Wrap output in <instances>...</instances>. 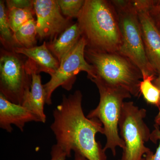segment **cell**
Returning a JSON list of instances; mask_svg holds the SVG:
<instances>
[{
    "label": "cell",
    "mask_w": 160,
    "mask_h": 160,
    "mask_svg": "<svg viewBox=\"0 0 160 160\" xmlns=\"http://www.w3.org/2000/svg\"><path fill=\"white\" fill-rule=\"evenodd\" d=\"M82 94L76 90L63 95L60 104L53 111L50 126L57 145L70 157L77 151L88 160H107L106 151L96 139L98 133L104 134L102 124L97 119L85 116L82 108Z\"/></svg>",
    "instance_id": "1"
},
{
    "label": "cell",
    "mask_w": 160,
    "mask_h": 160,
    "mask_svg": "<svg viewBox=\"0 0 160 160\" xmlns=\"http://www.w3.org/2000/svg\"><path fill=\"white\" fill-rule=\"evenodd\" d=\"M77 22L87 49L118 52L122 37L117 12L111 1L86 0Z\"/></svg>",
    "instance_id": "2"
},
{
    "label": "cell",
    "mask_w": 160,
    "mask_h": 160,
    "mask_svg": "<svg viewBox=\"0 0 160 160\" xmlns=\"http://www.w3.org/2000/svg\"><path fill=\"white\" fill-rule=\"evenodd\" d=\"M85 56L94 69L97 79L108 86L124 88L131 95H141L140 84L143 76L139 69L129 59L118 52H106L86 48Z\"/></svg>",
    "instance_id": "3"
},
{
    "label": "cell",
    "mask_w": 160,
    "mask_h": 160,
    "mask_svg": "<svg viewBox=\"0 0 160 160\" xmlns=\"http://www.w3.org/2000/svg\"><path fill=\"white\" fill-rule=\"evenodd\" d=\"M111 2L117 12L122 37V45L118 53L131 61L139 69L143 76H157L146 56L139 20L133 1Z\"/></svg>",
    "instance_id": "4"
},
{
    "label": "cell",
    "mask_w": 160,
    "mask_h": 160,
    "mask_svg": "<svg viewBox=\"0 0 160 160\" xmlns=\"http://www.w3.org/2000/svg\"><path fill=\"white\" fill-rule=\"evenodd\" d=\"M96 84L100 94V101L95 109L87 116L89 119H97L102 124L106 142L104 150H111L114 156L116 148H125V143L119 133V122L124 100L131 95L126 89L108 86L97 79L91 80Z\"/></svg>",
    "instance_id": "5"
},
{
    "label": "cell",
    "mask_w": 160,
    "mask_h": 160,
    "mask_svg": "<svg viewBox=\"0 0 160 160\" xmlns=\"http://www.w3.org/2000/svg\"><path fill=\"white\" fill-rule=\"evenodd\" d=\"M146 110L132 102H124L119 122L120 134L125 143L122 158L119 160H143L151 151L145 146L151 133L144 121Z\"/></svg>",
    "instance_id": "6"
},
{
    "label": "cell",
    "mask_w": 160,
    "mask_h": 160,
    "mask_svg": "<svg viewBox=\"0 0 160 160\" xmlns=\"http://www.w3.org/2000/svg\"><path fill=\"white\" fill-rule=\"evenodd\" d=\"M13 50L2 49L0 57V91L11 102L22 106L31 85L25 62Z\"/></svg>",
    "instance_id": "7"
},
{
    "label": "cell",
    "mask_w": 160,
    "mask_h": 160,
    "mask_svg": "<svg viewBox=\"0 0 160 160\" xmlns=\"http://www.w3.org/2000/svg\"><path fill=\"white\" fill-rule=\"evenodd\" d=\"M87 43L84 38L61 60L57 71L51 76L50 80L44 86L46 93V103L52 104V96L59 86L67 91L72 89L80 72H86L89 79L95 76L94 68L88 62L85 56Z\"/></svg>",
    "instance_id": "8"
},
{
    "label": "cell",
    "mask_w": 160,
    "mask_h": 160,
    "mask_svg": "<svg viewBox=\"0 0 160 160\" xmlns=\"http://www.w3.org/2000/svg\"><path fill=\"white\" fill-rule=\"evenodd\" d=\"M33 3L37 32L40 39L52 41L71 25V19L63 16L58 0H34Z\"/></svg>",
    "instance_id": "9"
},
{
    "label": "cell",
    "mask_w": 160,
    "mask_h": 160,
    "mask_svg": "<svg viewBox=\"0 0 160 160\" xmlns=\"http://www.w3.org/2000/svg\"><path fill=\"white\" fill-rule=\"evenodd\" d=\"M151 0H133L137 11L145 51L157 77L160 76V33L149 12Z\"/></svg>",
    "instance_id": "10"
},
{
    "label": "cell",
    "mask_w": 160,
    "mask_h": 160,
    "mask_svg": "<svg viewBox=\"0 0 160 160\" xmlns=\"http://www.w3.org/2000/svg\"><path fill=\"white\" fill-rule=\"evenodd\" d=\"M26 71L31 77L30 89L26 93L22 106L31 112L39 120L40 122L45 123L46 117L44 112L46 103V93L42 82V78L34 63L28 59L25 63Z\"/></svg>",
    "instance_id": "11"
},
{
    "label": "cell",
    "mask_w": 160,
    "mask_h": 160,
    "mask_svg": "<svg viewBox=\"0 0 160 160\" xmlns=\"http://www.w3.org/2000/svg\"><path fill=\"white\" fill-rule=\"evenodd\" d=\"M40 122L34 114L24 106L10 102L0 93V127L9 132L13 130L12 125L24 131L26 123Z\"/></svg>",
    "instance_id": "12"
},
{
    "label": "cell",
    "mask_w": 160,
    "mask_h": 160,
    "mask_svg": "<svg viewBox=\"0 0 160 160\" xmlns=\"http://www.w3.org/2000/svg\"><path fill=\"white\" fill-rule=\"evenodd\" d=\"M12 50L31 60L34 63L39 74L41 72H45L51 76L59 67V62L48 49L45 41L40 46L31 48L16 47Z\"/></svg>",
    "instance_id": "13"
},
{
    "label": "cell",
    "mask_w": 160,
    "mask_h": 160,
    "mask_svg": "<svg viewBox=\"0 0 160 160\" xmlns=\"http://www.w3.org/2000/svg\"><path fill=\"white\" fill-rule=\"evenodd\" d=\"M82 32L77 22L71 24L57 38L47 44L48 49L58 61L61 60L78 42Z\"/></svg>",
    "instance_id": "14"
},
{
    "label": "cell",
    "mask_w": 160,
    "mask_h": 160,
    "mask_svg": "<svg viewBox=\"0 0 160 160\" xmlns=\"http://www.w3.org/2000/svg\"><path fill=\"white\" fill-rule=\"evenodd\" d=\"M36 21L34 18L24 24L13 33V36L18 47L31 48L36 46Z\"/></svg>",
    "instance_id": "15"
},
{
    "label": "cell",
    "mask_w": 160,
    "mask_h": 160,
    "mask_svg": "<svg viewBox=\"0 0 160 160\" xmlns=\"http://www.w3.org/2000/svg\"><path fill=\"white\" fill-rule=\"evenodd\" d=\"M5 2L0 1V39L3 46L8 50L18 47L12 31L8 18V10Z\"/></svg>",
    "instance_id": "16"
},
{
    "label": "cell",
    "mask_w": 160,
    "mask_h": 160,
    "mask_svg": "<svg viewBox=\"0 0 160 160\" xmlns=\"http://www.w3.org/2000/svg\"><path fill=\"white\" fill-rule=\"evenodd\" d=\"M155 75L143 76L140 84L141 95L149 104L158 106L160 101V89L153 83Z\"/></svg>",
    "instance_id": "17"
},
{
    "label": "cell",
    "mask_w": 160,
    "mask_h": 160,
    "mask_svg": "<svg viewBox=\"0 0 160 160\" xmlns=\"http://www.w3.org/2000/svg\"><path fill=\"white\" fill-rule=\"evenodd\" d=\"M8 18L12 31L14 33L24 24L34 18L33 8L19 9L13 8L8 9Z\"/></svg>",
    "instance_id": "18"
},
{
    "label": "cell",
    "mask_w": 160,
    "mask_h": 160,
    "mask_svg": "<svg viewBox=\"0 0 160 160\" xmlns=\"http://www.w3.org/2000/svg\"><path fill=\"white\" fill-rule=\"evenodd\" d=\"M86 0H58L62 13L66 18H77Z\"/></svg>",
    "instance_id": "19"
},
{
    "label": "cell",
    "mask_w": 160,
    "mask_h": 160,
    "mask_svg": "<svg viewBox=\"0 0 160 160\" xmlns=\"http://www.w3.org/2000/svg\"><path fill=\"white\" fill-rule=\"evenodd\" d=\"M154 127V130L151 133L150 140L156 144L158 141V146L154 153L151 151L145 156L143 160H160V128L156 125Z\"/></svg>",
    "instance_id": "20"
},
{
    "label": "cell",
    "mask_w": 160,
    "mask_h": 160,
    "mask_svg": "<svg viewBox=\"0 0 160 160\" xmlns=\"http://www.w3.org/2000/svg\"><path fill=\"white\" fill-rule=\"evenodd\" d=\"M149 12L156 27L160 33V0H151Z\"/></svg>",
    "instance_id": "21"
},
{
    "label": "cell",
    "mask_w": 160,
    "mask_h": 160,
    "mask_svg": "<svg viewBox=\"0 0 160 160\" xmlns=\"http://www.w3.org/2000/svg\"><path fill=\"white\" fill-rule=\"evenodd\" d=\"M6 3L8 9L13 8H33V1L30 0H7Z\"/></svg>",
    "instance_id": "22"
},
{
    "label": "cell",
    "mask_w": 160,
    "mask_h": 160,
    "mask_svg": "<svg viewBox=\"0 0 160 160\" xmlns=\"http://www.w3.org/2000/svg\"><path fill=\"white\" fill-rule=\"evenodd\" d=\"M50 160H66L67 155L59 146L56 144L51 148Z\"/></svg>",
    "instance_id": "23"
},
{
    "label": "cell",
    "mask_w": 160,
    "mask_h": 160,
    "mask_svg": "<svg viewBox=\"0 0 160 160\" xmlns=\"http://www.w3.org/2000/svg\"><path fill=\"white\" fill-rule=\"evenodd\" d=\"M74 160H88L77 151L74 152Z\"/></svg>",
    "instance_id": "24"
},
{
    "label": "cell",
    "mask_w": 160,
    "mask_h": 160,
    "mask_svg": "<svg viewBox=\"0 0 160 160\" xmlns=\"http://www.w3.org/2000/svg\"><path fill=\"white\" fill-rule=\"evenodd\" d=\"M158 109V112L155 118V125L159 126L160 128V109Z\"/></svg>",
    "instance_id": "25"
},
{
    "label": "cell",
    "mask_w": 160,
    "mask_h": 160,
    "mask_svg": "<svg viewBox=\"0 0 160 160\" xmlns=\"http://www.w3.org/2000/svg\"><path fill=\"white\" fill-rule=\"evenodd\" d=\"M153 83L160 89V76L157 77L153 80Z\"/></svg>",
    "instance_id": "26"
},
{
    "label": "cell",
    "mask_w": 160,
    "mask_h": 160,
    "mask_svg": "<svg viewBox=\"0 0 160 160\" xmlns=\"http://www.w3.org/2000/svg\"><path fill=\"white\" fill-rule=\"evenodd\" d=\"M157 107H158V109H160V101L159 102V103Z\"/></svg>",
    "instance_id": "27"
}]
</instances>
